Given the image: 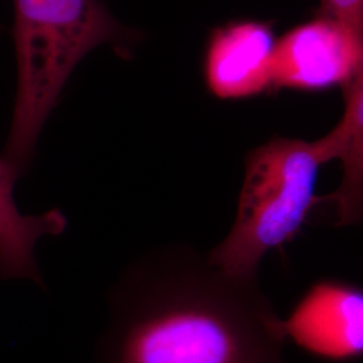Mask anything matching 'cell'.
<instances>
[{"label":"cell","mask_w":363,"mask_h":363,"mask_svg":"<svg viewBox=\"0 0 363 363\" xmlns=\"http://www.w3.org/2000/svg\"><path fill=\"white\" fill-rule=\"evenodd\" d=\"M318 16L337 21L363 34V0H320Z\"/></svg>","instance_id":"9"},{"label":"cell","mask_w":363,"mask_h":363,"mask_svg":"<svg viewBox=\"0 0 363 363\" xmlns=\"http://www.w3.org/2000/svg\"><path fill=\"white\" fill-rule=\"evenodd\" d=\"M276 42L271 22L245 19L217 27L205 55L208 91L220 100H242L273 89Z\"/></svg>","instance_id":"6"},{"label":"cell","mask_w":363,"mask_h":363,"mask_svg":"<svg viewBox=\"0 0 363 363\" xmlns=\"http://www.w3.org/2000/svg\"><path fill=\"white\" fill-rule=\"evenodd\" d=\"M286 339L328 362L362 357L363 291L350 281L325 279L313 283L286 319Z\"/></svg>","instance_id":"5"},{"label":"cell","mask_w":363,"mask_h":363,"mask_svg":"<svg viewBox=\"0 0 363 363\" xmlns=\"http://www.w3.org/2000/svg\"><path fill=\"white\" fill-rule=\"evenodd\" d=\"M345 111L337 121L345 143L337 160L342 162L343 179L334 194L320 196L319 202H334L337 226H350L362 217L363 187V70L343 86Z\"/></svg>","instance_id":"8"},{"label":"cell","mask_w":363,"mask_h":363,"mask_svg":"<svg viewBox=\"0 0 363 363\" xmlns=\"http://www.w3.org/2000/svg\"><path fill=\"white\" fill-rule=\"evenodd\" d=\"M108 298L97 363H286L283 319L259 276L225 272L193 247L135 259Z\"/></svg>","instance_id":"1"},{"label":"cell","mask_w":363,"mask_h":363,"mask_svg":"<svg viewBox=\"0 0 363 363\" xmlns=\"http://www.w3.org/2000/svg\"><path fill=\"white\" fill-rule=\"evenodd\" d=\"M133 33L100 0H13L18 86L1 159L22 178L39 136L79 62L112 45L130 52Z\"/></svg>","instance_id":"2"},{"label":"cell","mask_w":363,"mask_h":363,"mask_svg":"<svg viewBox=\"0 0 363 363\" xmlns=\"http://www.w3.org/2000/svg\"><path fill=\"white\" fill-rule=\"evenodd\" d=\"M363 70V34L318 16L276 42L273 88L325 91Z\"/></svg>","instance_id":"4"},{"label":"cell","mask_w":363,"mask_h":363,"mask_svg":"<svg viewBox=\"0 0 363 363\" xmlns=\"http://www.w3.org/2000/svg\"><path fill=\"white\" fill-rule=\"evenodd\" d=\"M18 179L15 169L0 157V281L26 279L45 288L35 245L45 235L64 233L67 218L60 208L39 216L22 214L13 198Z\"/></svg>","instance_id":"7"},{"label":"cell","mask_w":363,"mask_h":363,"mask_svg":"<svg viewBox=\"0 0 363 363\" xmlns=\"http://www.w3.org/2000/svg\"><path fill=\"white\" fill-rule=\"evenodd\" d=\"M337 154L333 130L313 142L274 136L252 150L245 159L233 226L206 255L208 261L232 274L259 276L262 259L301 232L319 203L320 167Z\"/></svg>","instance_id":"3"}]
</instances>
